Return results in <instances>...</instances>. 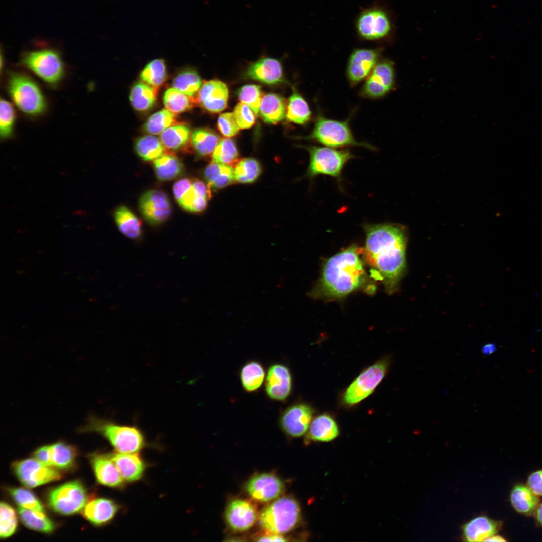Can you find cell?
Segmentation results:
<instances>
[{
  "label": "cell",
  "instance_id": "36",
  "mask_svg": "<svg viewBox=\"0 0 542 542\" xmlns=\"http://www.w3.org/2000/svg\"><path fill=\"white\" fill-rule=\"evenodd\" d=\"M157 88L143 82L134 84L129 94V99L133 107L139 111H146L150 109L156 100Z\"/></svg>",
  "mask_w": 542,
  "mask_h": 542
},
{
  "label": "cell",
  "instance_id": "28",
  "mask_svg": "<svg viewBox=\"0 0 542 542\" xmlns=\"http://www.w3.org/2000/svg\"><path fill=\"white\" fill-rule=\"evenodd\" d=\"M511 505L517 512L525 515L534 514L539 504V498L530 489L523 484H517L511 491Z\"/></svg>",
  "mask_w": 542,
  "mask_h": 542
},
{
  "label": "cell",
  "instance_id": "48",
  "mask_svg": "<svg viewBox=\"0 0 542 542\" xmlns=\"http://www.w3.org/2000/svg\"><path fill=\"white\" fill-rule=\"evenodd\" d=\"M0 536L7 538L16 531L18 520L15 510L8 503L2 502L0 505Z\"/></svg>",
  "mask_w": 542,
  "mask_h": 542
},
{
  "label": "cell",
  "instance_id": "27",
  "mask_svg": "<svg viewBox=\"0 0 542 542\" xmlns=\"http://www.w3.org/2000/svg\"><path fill=\"white\" fill-rule=\"evenodd\" d=\"M305 438V442H329L339 434L338 426L334 419L328 414L315 417L311 422Z\"/></svg>",
  "mask_w": 542,
  "mask_h": 542
},
{
  "label": "cell",
  "instance_id": "44",
  "mask_svg": "<svg viewBox=\"0 0 542 542\" xmlns=\"http://www.w3.org/2000/svg\"><path fill=\"white\" fill-rule=\"evenodd\" d=\"M212 162L232 167L239 161V154L234 142L229 138L221 139L213 153Z\"/></svg>",
  "mask_w": 542,
  "mask_h": 542
},
{
  "label": "cell",
  "instance_id": "56",
  "mask_svg": "<svg viewBox=\"0 0 542 542\" xmlns=\"http://www.w3.org/2000/svg\"><path fill=\"white\" fill-rule=\"evenodd\" d=\"M496 350L497 346L493 343H487L481 348L482 353L486 355H490L494 353Z\"/></svg>",
  "mask_w": 542,
  "mask_h": 542
},
{
  "label": "cell",
  "instance_id": "25",
  "mask_svg": "<svg viewBox=\"0 0 542 542\" xmlns=\"http://www.w3.org/2000/svg\"><path fill=\"white\" fill-rule=\"evenodd\" d=\"M502 523L486 516L474 517L462 526V538L466 541H484L501 529Z\"/></svg>",
  "mask_w": 542,
  "mask_h": 542
},
{
  "label": "cell",
  "instance_id": "26",
  "mask_svg": "<svg viewBox=\"0 0 542 542\" xmlns=\"http://www.w3.org/2000/svg\"><path fill=\"white\" fill-rule=\"evenodd\" d=\"M249 78L267 84H276L283 80L280 62L275 59L263 57L252 64L246 71Z\"/></svg>",
  "mask_w": 542,
  "mask_h": 542
},
{
  "label": "cell",
  "instance_id": "21",
  "mask_svg": "<svg viewBox=\"0 0 542 542\" xmlns=\"http://www.w3.org/2000/svg\"><path fill=\"white\" fill-rule=\"evenodd\" d=\"M228 93L224 83L217 80L206 81L198 91L196 102L209 112H220L227 106Z\"/></svg>",
  "mask_w": 542,
  "mask_h": 542
},
{
  "label": "cell",
  "instance_id": "23",
  "mask_svg": "<svg viewBox=\"0 0 542 542\" xmlns=\"http://www.w3.org/2000/svg\"><path fill=\"white\" fill-rule=\"evenodd\" d=\"M121 506L112 499L97 498L86 503L82 515L95 526H102L111 522L121 510Z\"/></svg>",
  "mask_w": 542,
  "mask_h": 542
},
{
  "label": "cell",
  "instance_id": "41",
  "mask_svg": "<svg viewBox=\"0 0 542 542\" xmlns=\"http://www.w3.org/2000/svg\"><path fill=\"white\" fill-rule=\"evenodd\" d=\"M165 147L161 140L153 136H145L139 138L135 143L137 153L143 160H155L165 153Z\"/></svg>",
  "mask_w": 542,
  "mask_h": 542
},
{
  "label": "cell",
  "instance_id": "53",
  "mask_svg": "<svg viewBox=\"0 0 542 542\" xmlns=\"http://www.w3.org/2000/svg\"><path fill=\"white\" fill-rule=\"evenodd\" d=\"M526 485L536 495L542 496V470L531 473L527 478Z\"/></svg>",
  "mask_w": 542,
  "mask_h": 542
},
{
  "label": "cell",
  "instance_id": "29",
  "mask_svg": "<svg viewBox=\"0 0 542 542\" xmlns=\"http://www.w3.org/2000/svg\"><path fill=\"white\" fill-rule=\"evenodd\" d=\"M204 177L210 191L223 188L235 181L232 167L214 162L206 167Z\"/></svg>",
  "mask_w": 542,
  "mask_h": 542
},
{
  "label": "cell",
  "instance_id": "1",
  "mask_svg": "<svg viewBox=\"0 0 542 542\" xmlns=\"http://www.w3.org/2000/svg\"><path fill=\"white\" fill-rule=\"evenodd\" d=\"M365 262L381 280L387 292L397 289L405 268L407 236L401 225L384 223L363 225Z\"/></svg>",
  "mask_w": 542,
  "mask_h": 542
},
{
  "label": "cell",
  "instance_id": "6",
  "mask_svg": "<svg viewBox=\"0 0 542 542\" xmlns=\"http://www.w3.org/2000/svg\"><path fill=\"white\" fill-rule=\"evenodd\" d=\"M9 93L17 107L31 116L39 115L46 109V101L38 84L29 76L21 73L11 74Z\"/></svg>",
  "mask_w": 542,
  "mask_h": 542
},
{
  "label": "cell",
  "instance_id": "33",
  "mask_svg": "<svg viewBox=\"0 0 542 542\" xmlns=\"http://www.w3.org/2000/svg\"><path fill=\"white\" fill-rule=\"evenodd\" d=\"M265 375L264 367L259 362L254 360L247 362L240 372L242 386L246 392H254L262 385Z\"/></svg>",
  "mask_w": 542,
  "mask_h": 542
},
{
  "label": "cell",
  "instance_id": "46",
  "mask_svg": "<svg viewBox=\"0 0 542 542\" xmlns=\"http://www.w3.org/2000/svg\"><path fill=\"white\" fill-rule=\"evenodd\" d=\"M166 73L164 61L161 59H157L151 61L145 66L141 73V78L146 83L158 88L165 81Z\"/></svg>",
  "mask_w": 542,
  "mask_h": 542
},
{
  "label": "cell",
  "instance_id": "19",
  "mask_svg": "<svg viewBox=\"0 0 542 542\" xmlns=\"http://www.w3.org/2000/svg\"><path fill=\"white\" fill-rule=\"evenodd\" d=\"M126 483H133L144 476L148 464L139 452L107 453Z\"/></svg>",
  "mask_w": 542,
  "mask_h": 542
},
{
  "label": "cell",
  "instance_id": "7",
  "mask_svg": "<svg viewBox=\"0 0 542 542\" xmlns=\"http://www.w3.org/2000/svg\"><path fill=\"white\" fill-rule=\"evenodd\" d=\"M309 154L307 176L313 179L326 175L341 181L342 171L354 156L348 149H336L327 147L312 146L305 147Z\"/></svg>",
  "mask_w": 542,
  "mask_h": 542
},
{
  "label": "cell",
  "instance_id": "37",
  "mask_svg": "<svg viewBox=\"0 0 542 542\" xmlns=\"http://www.w3.org/2000/svg\"><path fill=\"white\" fill-rule=\"evenodd\" d=\"M191 141L197 154L200 157H206L213 153L220 139L212 130L198 128L192 133Z\"/></svg>",
  "mask_w": 542,
  "mask_h": 542
},
{
  "label": "cell",
  "instance_id": "40",
  "mask_svg": "<svg viewBox=\"0 0 542 542\" xmlns=\"http://www.w3.org/2000/svg\"><path fill=\"white\" fill-rule=\"evenodd\" d=\"M202 85L200 76L192 69L185 70L180 72L174 78L172 82L173 88L194 99L196 101Z\"/></svg>",
  "mask_w": 542,
  "mask_h": 542
},
{
  "label": "cell",
  "instance_id": "8",
  "mask_svg": "<svg viewBox=\"0 0 542 542\" xmlns=\"http://www.w3.org/2000/svg\"><path fill=\"white\" fill-rule=\"evenodd\" d=\"M355 26L358 36L367 41H379L390 38L395 28L389 11L376 5L362 10L357 17Z\"/></svg>",
  "mask_w": 542,
  "mask_h": 542
},
{
  "label": "cell",
  "instance_id": "55",
  "mask_svg": "<svg viewBox=\"0 0 542 542\" xmlns=\"http://www.w3.org/2000/svg\"><path fill=\"white\" fill-rule=\"evenodd\" d=\"M269 534L261 536L257 539V541H288L283 535L280 534L269 533Z\"/></svg>",
  "mask_w": 542,
  "mask_h": 542
},
{
  "label": "cell",
  "instance_id": "4",
  "mask_svg": "<svg viewBox=\"0 0 542 542\" xmlns=\"http://www.w3.org/2000/svg\"><path fill=\"white\" fill-rule=\"evenodd\" d=\"M349 122V119L344 120H335L328 118L319 113L312 131L305 139L334 149L356 146L375 150V148L372 145L358 142L355 139Z\"/></svg>",
  "mask_w": 542,
  "mask_h": 542
},
{
  "label": "cell",
  "instance_id": "10",
  "mask_svg": "<svg viewBox=\"0 0 542 542\" xmlns=\"http://www.w3.org/2000/svg\"><path fill=\"white\" fill-rule=\"evenodd\" d=\"M46 498L49 508L63 515H72L82 510L88 500L87 490L79 480L68 482L52 489Z\"/></svg>",
  "mask_w": 542,
  "mask_h": 542
},
{
  "label": "cell",
  "instance_id": "50",
  "mask_svg": "<svg viewBox=\"0 0 542 542\" xmlns=\"http://www.w3.org/2000/svg\"><path fill=\"white\" fill-rule=\"evenodd\" d=\"M237 95L242 103L248 105L255 115H258L262 97L259 86L254 84L244 85L239 89Z\"/></svg>",
  "mask_w": 542,
  "mask_h": 542
},
{
  "label": "cell",
  "instance_id": "47",
  "mask_svg": "<svg viewBox=\"0 0 542 542\" xmlns=\"http://www.w3.org/2000/svg\"><path fill=\"white\" fill-rule=\"evenodd\" d=\"M7 490L13 500L20 507L45 512L43 504L31 491L23 488H9Z\"/></svg>",
  "mask_w": 542,
  "mask_h": 542
},
{
  "label": "cell",
  "instance_id": "38",
  "mask_svg": "<svg viewBox=\"0 0 542 542\" xmlns=\"http://www.w3.org/2000/svg\"><path fill=\"white\" fill-rule=\"evenodd\" d=\"M154 168L157 178L163 181L174 179L183 170V166L177 157L166 154L154 160Z\"/></svg>",
  "mask_w": 542,
  "mask_h": 542
},
{
  "label": "cell",
  "instance_id": "9",
  "mask_svg": "<svg viewBox=\"0 0 542 542\" xmlns=\"http://www.w3.org/2000/svg\"><path fill=\"white\" fill-rule=\"evenodd\" d=\"M390 361L389 357H384L364 369L344 392L342 403L351 406L370 395L385 376Z\"/></svg>",
  "mask_w": 542,
  "mask_h": 542
},
{
  "label": "cell",
  "instance_id": "16",
  "mask_svg": "<svg viewBox=\"0 0 542 542\" xmlns=\"http://www.w3.org/2000/svg\"><path fill=\"white\" fill-rule=\"evenodd\" d=\"M314 410L305 402H298L288 406L280 417L279 423L283 431L291 437L298 438L307 433L312 422Z\"/></svg>",
  "mask_w": 542,
  "mask_h": 542
},
{
  "label": "cell",
  "instance_id": "12",
  "mask_svg": "<svg viewBox=\"0 0 542 542\" xmlns=\"http://www.w3.org/2000/svg\"><path fill=\"white\" fill-rule=\"evenodd\" d=\"M173 191L178 204L191 212L203 211L211 197V191L207 185L198 179H182L174 184Z\"/></svg>",
  "mask_w": 542,
  "mask_h": 542
},
{
  "label": "cell",
  "instance_id": "54",
  "mask_svg": "<svg viewBox=\"0 0 542 542\" xmlns=\"http://www.w3.org/2000/svg\"><path fill=\"white\" fill-rule=\"evenodd\" d=\"M33 455L35 459L40 463L52 467L50 459V445L43 446L39 448L34 452Z\"/></svg>",
  "mask_w": 542,
  "mask_h": 542
},
{
  "label": "cell",
  "instance_id": "20",
  "mask_svg": "<svg viewBox=\"0 0 542 542\" xmlns=\"http://www.w3.org/2000/svg\"><path fill=\"white\" fill-rule=\"evenodd\" d=\"M246 490L253 499L266 502L279 497L283 492L284 485L279 478L270 473L256 475L246 484Z\"/></svg>",
  "mask_w": 542,
  "mask_h": 542
},
{
  "label": "cell",
  "instance_id": "2",
  "mask_svg": "<svg viewBox=\"0 0 542 542\" xmlns=\"http://www.w3.org/2000/svg\"><path fill=\"white\" fill-rule=\"evenodd\" d=\"M362 252V248L353 244L326 260L320 280L310 295L338 299L362 287L367 277L360 257Z\"/></svg>",
  "mask_w": 542,
  "mask_h": 542
},
{
  "label": "cell",
  "instance_id": "13",
  "mask_svg": "<svg viewBox=\"0 0 542 542\" xmlns=\"http://www.w3.org/2000/svg\"><path fill=\"white\" fill-rule=\"evenodd\" d=\"M394 82L393 63L387 59H380L365 79L359 94L366 98H381L391 90Z\"/></svg>",
  "mask_w": 542,
  "mask_h": 542
},
{
  "label": "cell",
  "instance_id": "51",
  "mask_svg": "<svg viewBox=\"0 0 542 542\" xmlns=\"http://www.w3.org/2000/svg\"><path fill=\"white\" fill-rule=\"evenodd\" d=\"M233 113L239 128H249L255 123V113L253 112L251 108L245 103L241 102L237 104Z\"/></svg>",
  "mask_w": 542,
  "mask_h": 542
},
{
  "label": "cell",
  "instance_id": "11",
  "mask_svg": "<svg viewBox=\"0 0 542 542\" xmlns=\"http://www.w3.org/2000/svg\"><path fill=\"white\" fill-rule=\"evenodd\" d=\"M22 64L46 83L58 84L64 74V65L59 53L52 49L28 52L22 59Z\"/></svg>",
  "mask_w": 542,
  "mask_h": 542
},
{
  "label": "cell",
  "instance_id": "18",
  "mask_svg": "<svg viewBox=\"0 0 542 542\" xmlns=\"http://www.w3.org/2000/svg\"><path fill=\"white\" fill-rule=\"evenodd\" d=\"M264 387L269 398L280 401L285 400L292 389V377L289 368L281 363L271 365L267 371Z\"/></svg>",
  "mask_w": 542,
  "mask_h": 542
},
{
  "label": "cell",
  "instance_id": "58",
  "mask_svg": "<svg viewBox=\"0 0 542 542\" xmlns=\"http://www.w3.org/2000/svg\"><path fill=\"white\" fill-rule=\"evenodd\" d=\"M485 541H505L506 540L499 535H493L486 538Z\"/></svg>",
  "mask_w": 542,
  "mask_h": 542
},
{
  "label": "cell",
  "instance_id": "31",
  "mask_svg": "<svg viewBox=\"0 0 542 542\" xmlns=\"http://www.w3.org/2000/svg\"><path fill=\"white\" fill-rule=\"evenodd\" d=\"M114 218L119 231L125 236L137 239L142 235L141 221L128 208L118 207L114 211Z\"/></svg>",
  "mask_w": 542,
  "mask_h": 542
},
{
  "label": "cell",
  "instance_id": "32",
  "mask_svg": "<svg viewBox=\"0 0 542 542\" xmlns=\"http://www.w3.org/2000/svg\"><path fill=\"white\" fill-rule=\"evenodd\" d=\"M75 448L59 442L50 445L52 466L60 470H68L74 466L77 456Z\"/></svg>",
  "mask_w": 542,
  "mask_h": 542
},
{
  "label": "cell",
  "instance_id": "49",
  "mask_svg": "<svg viewBox=\"0 0 542 542\" xmlns=\"http://www.w3.org/2000/svg\"><path fill=\"white\" fill-rule=\"evenodd\" d=\"M16 112L12 104L5 99H1L0 105V133L3 139L12 136L16 121Z\"/></svg>",
  "mask_w": 542,
  "mask_h": 542
},
{
  "label": "cell",
  "instance_id": "57",
  "mask_svg": "<svg viewBox=\"0 0 542 542\" xmlns=\"http://www.w3.org/2000/svg\"><path fill=\"white\" fill-rule=\"evenodd\" d=\"M534 514L537 521L542 526V503L538 504Z\"/></svg>",
  "mask_w": 542,
  "mask_h": 542
},
{
  "label": "cell",
  "instance_id": "42",
  "mask_svg": "<svg viewBox=\"0 0 542 542\" xmlns=\"http://www.w3.org/2000/svg\"><path fill=\"white\" fill-rule=\"evenodd\" d=\"M163 101L167 109L175 114L187 111L197 103L194 99L174 88L165 92Z\"/></svg>",
  "mask_w": 542,
  "mask_h": 542
},
{
  "label": "cell",
  "instance_id": "5",
  "mask_svg": "<svg viewBox=\"0 0 542 542\" xmlns=\"http://www.w3.org/2000/svg\"><path fill=\"white\" fill-rule=\"evenodd\" d=\"M301 519V508L297 501L284 496L268 505L259 516V524L268 533L284 534L294 529Z\"/></svg>",
  "mask_w": 542,
  "mask_h": 542
},
{
  "label": "cell",
  "instance_id": "22",
  "mask_svg": "<svg viewBox=\"0 0 542 542\" xmlns=\"http://www.w3.org/2000/svg\"><path fill=\"white\" fill-rule=\"evenodd\" d=\"M255 507L249 501L237 499L227 505L225 520L228 526L236 531H244L251 528L257 519Z\"/></svg>",
  "mask_w": 542,
  "mask_h": 542
},
{
  "label": "cell",
  "instance_id": "14",
  "mask_svg": "<svg viewBox=\"0 0 542 542\" xmlns=\"http://www.w3.org/2000/svg\"><path fill=\"white\" fill-rule=\"evenodd\" d=\"M12 469L21 483L29 488L58 481L62 477L56 468L43 464L35 459L16 461L13 464Z\"/></svg>",
  "mask_w": 542,
  "mask_h": 542
},
{
  "label": "cell",
  "instance_id": "15",
  "mask_svg": "<svg viewBox=\"0 0 542 542\" xmlns=\"http://www.w3.org/2000/svg\"><path fill=\"white\" fill-rule=\"evenodd\" d=\"M382 49L357 48L349 56L346 76L349 84L355 86L365 80L380 59Z\"/></svg>",
  "mask_w": 542,
  "mask_h": 542
},
{
  "label": "cell",
  "instance_id": "39",
  "mask_svg": "<svg viewBox=\"0 0 542 542\" xmlns=\"http://www.w3.org/2000/svg\"><path fill=\"white\" fill-rule=\"evenodd\" d=\"M190 136V128L188 125L175 124L161 133L160 140L165 148L177 150L186 145Z\"/></svg>",
  "mask_w": 542,
  "mask_h": 542
},
{
  "label": "cell",
  "instance_id": "24",
  "mask_svg": "<svg viewBox=\"0 0 542 542\" xmlns=\"http://www.w3.org/2000/svg\"><path fill=\"white\" fill-rule=\"evenodd\" d=\"M90 462L97 481L101 485L116 489H123L126 483L107 454L93 455Z\"/></svg>",
  "mask_w": 542,
  "mask_h": 542
},
{
  "label": "cell",
  "instance_id": "17",
  "mask_svg": "<svg viewBox=\"0 0 542 542\" xmlns=\"http://www.w3.org/2000/svg\"><path fill=\"white\" fill-rule=\"evenodd\" d=\"M139 209L144 218L153 225L164 222L171 213V205L168 196L158 190L148 191L141 196Z\"/></svg>",
  "mask_w": 542,
  "mask_h": 542
},
{
  "label": "cell",
  "instance_id": "35",
  "mask_svg": "<svg viewBox=\"0 0 542 542\" xmlns=\"http://www.w3.org/2000/svg\"><path fill=\"white\" fill-rule=\"evenodd\" d=\"M311 117L312 112L307 102L294 90L287 105L286 118L295 123L304 124L308 122Z\"/></svg>",
  "mask_w": 542,
  "mask_h": 542
},
{
  "label": "cell",
  "instance_id": "3",
  "mask_svg": "<svg viewBox=\"0 0 542 542\" xmlns=\"http://www.w3.org/2000/svg\"><path fill=\"white\" fill-rule=\"evenodd\" d=\"M82 430L99 434L119 453L139 452L149 445L145 434L136 425L119 424L91 416Z\"/></svg>",
  "mask_w": 542,
  "mask_h": 542
},
{
  "label": "cell",
  "instance_id": "30",
  "mask_svg": "<svg viewBox=\"0 0 542 542\" xmlns=\"http://www.w3.org/2000/svg\"><path fill=\"white\" fill-rule=\"evenodd\" d=\"M286 103L282 97L269 93L262 96L259 113L264 121L276 123L286 116Z\"/></svg>",
  "mask_w": 542,
  "mask_h": 542
},
{
  "label": "cell",
  "instance_id": "45",
  "mask_svg": "<svg viewBox=\"0 0 542 542\" xmlns=\"http://www.w3.org/2000/svg\"><path fill=\"white\" fill-rule=\"evenodd\" d=\"M175 114L167 109H163L152 114L147 120L144 129L151 134H159L174 125Z\"/></svg>",
  "mask_w": 542,
  "mask_h": 542
},
{
  "label": "cell",
  "instance_id": "34",
  "mask_svg": "<svg viewBox=\"0 0 542 542\" xmlns=\"http://www.w3.org/2000/svg\"><path fill=\"white\" fill-rule=\"evenodd\" d=\"M18 514L22 522L29 528L45 533H51L55 528L54 522L45 512L20 507Z\"/></svg>",
  "mask_w": 542,
  "mask_h": 542
},
{
  "label": "cell",
  "instance_id": "43",
  "mask_svg": "<svg viewBox=\"0 0 542 542\" xmlns=\"http://www.w3.org/2000/svg\"><path fill=\"white\" fill-rule=\"evenodd\" d=\"M261 170L256 160L251 158L242 159L234 166V181L243 184L252 183L259 177Z\"/></svg>",
  "mask_w": 542,
  "mask_h": 542
},
{
  "label": "cell",
  "instance_id": "52",
  "mask_svg": "<svg viewBox=\"0 0 542 542\" xmlns=\"http://www.w3.org/2000/svg\"><path fill=\"white\" fill-rule=\"evenodd\" d=\"M217 127L221 133L226 137L235 136L239 129L233 113L231 112H225L219 115Z\"/></svg>",
  "mask_w": 542,
  "mask_h": 542
}]
</instances>
